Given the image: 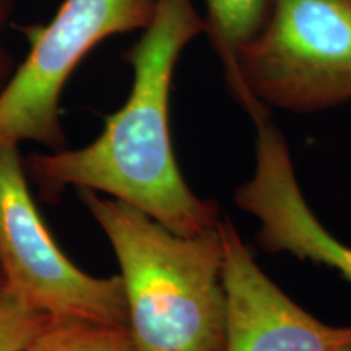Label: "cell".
I'll return each mask as SVG.
<instances>
[{"label":"cell","instance_id":"10","mask_svg":"<svg viewBox=\"0 0 351 351\" xmlns=\"http://www.w3.org/2000/svg\"><path fill=\"white\" fill-rule=\"evenodd\" d=\"M49 319L21 302L0 275V351H23Z\"/></svg>","mask_w":351,"mask_h":351},{"label":"cell","instance_id":"1","mask_svg":"<svg viewBox=\"0 0 351 351\" xmlns=\"http://www.w3.org/2000/svg\"><path fill=\"white\" fill-rule=\"evenodd\" d=\"M200 34L205 20L194 0H158L152 23L124 54L134 72L125 103L91 143L29 156L25 168L34 181L49 195L75 187L112 197L181 236L215 230L218 205L189 187L171 137L176 65Z\"/></svg>","mask_w":351,"mask_h":351},{"label":"cell","instance_id":"4","mask_svg":"<svg viewBox=\"0 0 351 351\" xmlns=\"http://www.w3.org/2000/svg\"><path fill=\"white\" fill-rule=\"evenodd\" d=\"M156 5L158 0H62L47 23L21 28L29 51L0 91V147L67 148L60 99L72 73L101 43L147 29Z\"/></svg>","mask_w":351,"mask_h":351},{"label":"cell","instance_id":"9","mask_svg":"<svg viewBox=\"0 0 351 351\" xmlns=\"http://www.w3.org/2000/svg\"><path fill=\"white\" fill-rule=\"evenodd\" d=\"M23 351H135V346L127 327L51 317Z\"/></svg>","mask_w":351,"mask_h":351},{"label":"cell","instance_id":"3","mask_svg":"<svg viewBox=\"0 0 351 351\" xmlns=\"http://www.w3.org/2000/svg\"><path fill=\"white\" fill-rule=\"evenodd\" d=\"M234 99L296 114L351 103V0H267L225 75Z\"/></svg>","mask_w":351,"mask_h":351},{"label":"cell","instance_id":"8","mask_svg":"<svg viewBox=\"0 0 351 351\" xmlns=\"http://www.w3.org/2000/svg\"><path fill=\"white\" fill-rule=\"evenodd\" d=\"M204 3L205 34L228 75L239 47L261 26L267 0H204Z\"/></svg>","mask_w":351,"mask_h":351},{"label":"cell","instance_id":"6","mask_svg":"<svg viewBox=\"0 0 351 351\" xmlns=\"http://www.w3.org/2000/svg\"><path fill=\"white\" fill-rule=\"evenodd\" d=\"M249 116L256 125V168L236 189L234 202L258 221V247L326 265L351 283V247L330 234L307 205L288 143L271 122L270 109L257 104Z\"/></svg>","mask_w":351,"mask_h":351},{"label":"cell","instance_id":"5","mask_svg":"<svg viewBox=\"0 0 351 351\" xmlns=\"http://www.w3.org/2000/svg\"><path fill=\"white\" fill-rule=\"evenodd\" d=\"M0 275L21 302L52 319L129 328L121 275L95 276L65 256L43 221L20 147H0Z\"/></svg>","mask_w":351,"mask_h":351},{"label":"cell","instance_id":"2","mask_svg":"<svg viewBox=\"0 0 351 351\" xmlns=\"http://www.w3.org/2000/svg\"><path fill=\"white\" fill-rule=\"evenodd\" d=\"M77 194L119 262L135 351H225V249L218 226L181 236L112 197L90 189Z\"/></svg>","mask_w":351,"mask_h":351},{"label":"cell","instance_id":"11","mask_svg":"<svg viewBox=\"0 0 351 351\" xmlns=\"http://www.w3.org/2000/svg\"><path fill=\"white\" fill-rule=\"evenodd\" d=\"M16 0H0V91L7 85L8 78L12 77L16 64L12 52L5 44V33L8 26H12L13 13H15Z\"/></svg>","mask_w":351,"mask_h":351},{"label":"cell","instance_id":"7","mask_svg":"<svg viewBox=\"0 0 351 351\" xmlns=\"http://www.w3.org/2000/svg\"><path fill=\"white\" fill-rule=\"evenodd\" d=\"M218 230L225 249V351H351V324L315 319L263 274L230 219H219Z\"/></svg>","mask_w":351,"mask_h":351}]
</instances>
